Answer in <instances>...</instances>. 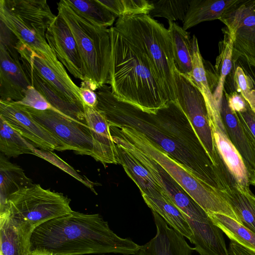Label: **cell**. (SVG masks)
I'll use <instances>...</instances> for the list:
<instances>
[{"mask_svg": "<svg viewBox=\"0 0 255 255\" xmlns=\"http://www.w3.org/2000/svg\"><path fill=\"white\" fill-rule=\"evenodd\" d=\"M84 110L94 141V158L104 165L120 164L117 146L112 139L109 122L96 108L84 104Z\"/></svg>", "mask_w": 255, "mask_h": 255, "instance_id": "15", "label": "cell"}, {"mask_svg": "<svg viewBox=\"0 0 255 255\" xmlns=\"http://www.w3.org/2000/svg\"><path fill=\"white\" fill-rule=\"evenodd\" d=\"M117 17L148 14L153 5L147 0H98Z\"/></svg>", "mask_w": 255, "mask_h": 255, "instance_id": "34", "label": "cell"}, {"mask_svg": "<svg viewBox=\"0 0 255 255\" xmlns=\"http://www.w3.org/2000/svg\"><path fill=\"white\" fill-rule=\"evenodd\" d=\"M115 27L147 58L169 102L177 103L176 67L168 29L148 14L118 17Z\"/></svg>", "mask_w": 255, "mask_h": 255, "instance_id": "4", "label": "cell"}, {"mask_svg": "<svg viewBox=\"0 0 255 255\" xmlns=\"http://www.w3.org/2000/svg\"><path fill=\"white\" fill-rule=\"evenodd\" d=\"M70 202L62 194L34 184L10 195L0 214L5 213L35 229L47 221L72 212Z\"/></svg>", "mask_w": 255, "mask_h": 255, "instance_id": "7", "label": "cell"}, {"mask_svg": "<svg viewBox=\"0 0 255 255\" xmlns=\"http://www.w3.org/2000/svg\"><path fill=\"white\" fill-rule=\"evenodd\" d=\"M0 48L4 49L13 59L20 60L16 44L19 40L15 35L1 20Z\"/></svg>", "mask_w": 255, "mask_h": 255, "instance_id": "38", "label": "cell"}, {"mask_svg": "<svg viewBox=\"0 0 255 255\" xmlns=\"http://www.w3.org/2000/svg\"><path fill=\"white\" fill-rule=\"evenodd\" d=\"M45 37L57 59L75 78L85 80L83 63L74 35L59 15L47 29Z\"/></svg>", "mask_w": 255, "mask_h": 255, "instance_id": "12", "label": "cell"}, {"mask_svg": "<svg viewBox=\"0 0 255 255\" xmlns=\"http://www.w3.org/2000/svg\"><path fill=\"white\" fill-rule=\"evenodd\" d=\"M16 49L20 59L27 62L42 77L45 79L71 103L84 109L79 87L69 76L65 69H59L51 65L34 50L18 40Z\"/></svg>", "mask_w": 255, "mask_h": 255, "instance_id": "13", "label": "cell"}, {"mask_svg": "<svg viewBox=\"0 0 255 255\" xmlns=\"http://www.w3.org/2000/svg\"><path fill=\"white\" fill-rule=\"evenodd\" d=\"M58 14L70 27L82 59L85 80L94 91L110 84L112 43L110 28L95 25L77 14L65 0Z\"/></svg>", "mask_w": 255, "mask_h": 255, "instance_id": "6", "label": "cell"}, {"mask_svg": "<svg viewBox=\"0 0 255 255\" xmlns=\"http://www.w3.org/2000/svg\"><path fill=\"white\" fill-rule=\"evenodd\" d=\"M245 66H243V69L245 73L251 79L254 88L255 89V69L249 65L248 63H245Z\"/></svg>", "mask_w": 255, "mask_h": 255, "instance_id": "43", "label": "cell"}, {"mask_svg": "<svg viewBox=\"0 0 255 255\" xmlns=\"http://www.w3.org/2000/svg\"><path fill=\"white\" fill-rule=\"evenodd\" d=\"M0 117L35 147L50 151L68 150L57 137L33 118L23 105L0 100Z\"/></svg>", "mask_w": 255, "mask_h": 255, "instance_id": "11", "label": "cell"}, {"mask_svg": "<svg viewBox=\"0 0 255 255\" xmlns=\"http://www.w3.org/2000/svg\"><path fill=\"white\" fill-rule=\"evenodd\" d=\"M222 30L224 37L219 43V54L216 58L214 69L212 72L206 70L214 101L220 110L226 77L233 68L232 37L226 27Z\"/></svg>", "mask_w": 255, "mask_h": 255, "instance_id": "23", "label": "cell"}, {"mask_svg": "<svg viewBox=\"0 0 255 255\" xmlns=\"http://www.w3.org/2000/svg\"><path fill=\"white\" fill-rule=\"evenodd\" d=\"M140 247L131 239L116 234L100 214L74 211L36 227L30 242V251H44L55 255H136Z\"/></svg>", "mask_w": 255, "mask_h": 255, "instance_id": "2", "label": "cell"}, {"mask_svg": "<svg viewBox=\"0 0 255 255\" xmlns=\"http://www.w3.org/2000/svg\"><path fill=\"white\" fill-rule=\"evenodd\" d=\"M35 228L0 214V253L3 255H29L31 238Z\"/></svg>", "mask_w": 255, "mask_h": 255, "instance_id": "19", "label": "cell"}, {"mask_svg": "<svg viewBox=\"0 0 255 255\" xmlns=\"http://www.w3.org/2000/svg\"><path fill=\"white\" fill-rule=\"evenodd\" d=\"M235 113L255 149V113L248 103L246 109L244 111Z\"/></svg>", "mask_w": 255, "mask_h": 255, "instance_id": "39", "label": "cell"}, {"mask_svg": "<svg viewBox=\"0 0 255 255\" xmlns=\"http://www.w3.org/2000/svg\"><path fill=\"white\" fill-rule=\"evenodd\" d=\"M213 223L230 240L255 253V233L239 222L225 215L207 214Z\"/></svg>", "mask_w": 255, "mask_h": 255, "instance_id": "31", "label": "cell"}, {"mask_svg": "<svg viewBox=\"0 0 255 255\" xmlns=\"http://www.w3.org/2000/svg\"><path fill=\"white\" fill-rule=\"evenodd\" d=\"M147 206L167 224L193 244V234L182 213L163 192L141 194Z\"/></svg>", "mask_w": 255, "mask_h": 255, "instance_id": "25", "label": "cell"}, {"mask_svg": "<svg viewBox=\"0 0 255 255\" xmlns=\"http://www.w3.org/2000/svg\"><path fill=\"white\" fill-rule=\"evenodd\" d=\"M217 191L229 205L239 222L255 233V195L250 188L235 183Z\"/></svg>", "mask_w": 255, "mask_h": 255, "instance_id": "24", "label": "cell"}, {"mask_svg": "<svg viewBox=\"0 0 255 255\" xmlns=\"http://www.w3.org/2000/svg\"><path fill=\"white\" fill-rule=\"evenodd\" d=\"M112 43L110 85L120 101L147 114L156 115L169 102L144 54L115 26Z\"/></svg>", "mask_w": 255, "mask_h": 255, "instance_id": "3", "label": "cell"}, {"mask_svg": "<svg viewBox=\"0 0 255 255\" xmlns=\"http://www.w3.org/2000/svg\"><path fill=\"white\" fill-rule=\"evenodd\" d=\"M110 129L111 132L127 139L157 162L207 214L225 215L238 222L237 216L219 194L218 189L199 179L143 133L125 124H111Z\"/></svg>", "mask_w": 255, "mask_h": 255, "instance_id": "5", "label": "cell"}, {"mask_svg": "<svg viewBox=\"0 0 255 255\" xmlns=\"http://www.w3.org/2000/svg\"><path fill=\"white\" fill-rule=\"evenodd\" d=\"M177 103L187 116L199 139L222 176L228 171L217 150L205 102L199 90L176 69Z\"/></svg>", "mask_w": 255, "mask_h": 255, "instance_id": "8", "label": "cell"}, {"mask_svg": "<svg viewBox=\"0 0 255 255\" xmlns=\"http://www.w3.org/2000/svg\"><path fill=\"white\" fill-rule=\"evenodd\" d=\"M117 148L120 164L138 186L141 194L163 192L149 172L134 157L118 147Z\"/></svg>", "mask_w": 255, "mask_h": 255, "instance_id": "30", "label": "cell"}, {"mask_svg": "<svg viewBox=\"0 0 255 255\" xmlns=\"http://www.w3.org/2000/svg\"><path fill=\"white\" fill-rule=\"evenodd\" d=\"M224 94L232 111L240 112L246 109L247 102L240 93L236 91L228 93L224 90Z\"/></svg>", "mask_w": 255, "mask_h": 255, "instance_id": "40", "label": "cell"}, {"mask_svg": "<svg viewBox=\"0 0 255 255\" xmlns=\"http://www.w3.org/2000/svg\"><path fill=\"white\" fill-rule=\"evenodd\" d=\"M175 65L178 71L186 78L191 76L192 56L190 33L174 21H168Z\"/></svg>", "mask_w": 255, "mask_h": 255, "instance_id": "28", "label": "cell"}, {"mask_svg": "<svg viewBox=\"0 0 255 255\" xmlns=\"http://www.w3.org/2000/svg\"><path fill=\"white\" fill-rule=\"evenodd\" d=\"M153 8L148 14L152 18L164 17L168 21H184L190 0H152Z\"/></svg>", "mask_w": 255, "mask_h": 255, "instance_id": "35", "label": "cell"}, {"mask_svg": "<svg viewBox=\"0 0 255 255\" xmlns=\"http://www.w3.org/2000/svg\"><path fill=\"white\" fill-rule=\"evenodd\" d=\"M20 60L31 85L53 108L65 116L87 125L84 109L69 102L54 86L38 74L27 62L22 59Z\"/></svg>", "mask_w": 255, "mask_h": 255, "instance_id": "21", "label": "cell"}, {"mask_svg": "<svg viewBox=\"0 0 255 255\" xmlns=\"http://www.w3.org/2000/svg\"><path fill=\"white\" fill-rule=\"evenodd\" d=\"M109 118L113 124L135 128L202 181L215 189H221L218 169L178 103L170 102L167 107L153 115L117 100L111 108Z\"/></svg>", "mask_w": 255, "mask_h": 255, "instance_id": "1", "label": "cell"}, {"mask_svg": "<svg viewBox=\"0 0 255 255\" xmlns=\"http://www.w3.org/2000/svg\"><path fill=\"white\" fill-rule=\"evenodd\" d=\"M16 102L37 110L45 111L52 110L58 112L32 86L28 87L26 91L23 99L20 101Z\"/></svg>", "mask_w": 255, "mask_h": 255, "instance_id": "37", "label": "cell"}, {"mask_svg": "<svg viewBox=\"0 0 255 255\" xmlns=\"http://www.w3.org/2000/svg\"><path fill=\"white\" fill-rule=\"evenodd\" d=\"M74 12L92 24L107 28L117 17L98 0H65Z\"/></svg>", "mask_w": 255, "mask_h": 255, "instance_id": "32", "label": "cell"}, {"mask_svg": "<svg viewBox=\"0 0 255 255\" xmlns=\"http://www.w3.org/2000/svg\"><path fill=\"white\" fill-rule=\"evenodd\" d=\"M233 39V63L241 59L255 69V0H236L219 19Z\"/></svg>", "mask_w": 255, "mask_h": 255, "instance_id": "9", "label": "cell"}, {"mask_svg": "<svg viewBox=\"0 0 255 255\" xmlns=\"http://www.w3.org/2000/svg\"><path fill=\"white\" fill-rule=\"evenodd\" d=\"M192 56V70L191 76L187 78L200 92L204 99L208 113H220L214 100L212 92L209 84L203 59L199 49L198 40L194 35L191 38Z\"/></svg>", "mask_w": 255, "mask_h": 255, "instance_id": "29", "label": "cell"}, {"mask_svg": "<svg viewBox=\"0 0 255 255\" xmlns=\"http://www.w3.org/2000/svg\"><path fill=\"white\" fill-rule=\"evenodd\" d=\"M236 0H190L183 22V28L187 29L206 21L219 19L225 11Z\"/></svg>", "mask_w": 255, "mask_h": 255, "instance_id": "27", "label": "cell"}, {"mask_svg": "<svg viewBox=\"0 0 255 255\" xmlns=\"http://www.w3.org/2000/svg\"><path fill=\"white\" fill-rule=\"evenodd\" d=\"M233 79L236 91L240 93L255 113V89L250 77L242 66L233 65Z\"/></svg>", "mask_w": 255, "mask_h": 255, "instance_id": "36", "label": "cell"}, {"mask_svg": "<svg viewBox=\"0 0 255 255\" xmlns=\"http://www.w3.org/2000/svg\"><path fill=\"white\" fill-rule=\"evenodd\" d=\"M0 255H3L1 253H0Z\"/></svg>", "mask_w": 255, "mask_h": 255, "instance_id": "45", "label": "cell"}, {"mask_svg": "<svg viewBox=\"0 0 255 255\" xmlns=\"http://www.w3.org/2000/svg\"><path fill=\"white\" fill-rule=\"evenodd\" d=\"M33 118L67 147L76 154L94 157V144L87 125L77 121L57 111H40L24 106Z\"/></svg>", "mask_w": 255, "mask_h": 255, "instance_id": "10", "label": "cell"}, {"mask_svg": "<svg viewBox=\"0 0 255 255\" xmlns=\"http://www.w3.org/2000/svg\"><path fill=\"white\" fill-rule=\"evenodd\" d=\"M35 148L0 117V151L2 154L7 157H16L23 154H33Z\"/></svg>", "mask_w": 255, "mask_h": 255, "instance_id": "33", "label": "cell"}, {"mask_svg": "<svg viewBox=\"0 0 255 255\" xmlns=\"http://www.w3.org/2000/svg\"><path fill=\"white\" fill-rule=\"evenodd\" d=\"M0 20L6 24L22 43L34 50L53 66L60 69H65L49 46L46 38L27 27L6 7L1 0H0Z\"/></svg>", "mask_w": 255, "mask_h": 255, "instance_id": "20", "label": "cell"}, {"mask_svg": "<svg viewBox=\"0 0 255 255\" xmlns=\"http://www.w3.org/2000/svg\"><path fill=\"white\" fill-rule=\"evenodd\" d=\"M228 251L230 255H255V253L232 241L229 244Z\"/></svg>", "mask_w": 255, "mask_h": 255, "instance_id": "42", "label": "cell"}, {"mask_svg": "<svg viewBox=\"0 0 255 255\" xmlns=\"http://www.w3.org/2000/svg\"><path fill=\"white\" fill-rule=\"evenodd\" d=\"M0 100L18 102L31 86L20 60L13 59L0 48Z\"/></svg>", "mask_w": 255, "mask_h": 255, "instance_id": "17", "label": "cell"}, {"mask_svg": "<svg viewBox=\"0 0 255 255\" xmlns=\"http://www.w3.org/2000/svg\"><path fill=\"white\" fill-rule=\"evenodd\" d=\"M209 123L217 150L236 183L246 188L255 186V176L248 169L231 141L225 128H221L213 123Z\"/></svg>", "mask_w": 255, "mask_h": 255, "instance_id": "16", "label": "cell"}, {"mask_svg": "<svg viewBox=\"0 0 255 255\" xmlns=\"http://www.w3.org/2000/svg\"><path fill=\"white\" fill-rule=\"evenodd\" d=\"M32 180L21 167L11 163L0 153V210L7 198L12 194L33 185Z\"/></svg>", "mask_w": 255, "mask_h": 255, "instance_id": "26", "label": "cell"}, {"mask_svg": "<svg viewBox=\"0 0 255 255\" xmlns=\"http://www.w3.org/2000/svg\"><path fill=\"white\" fill-rule=\"evenodd\" d=\"M156 233L149 242L141 246L136 255H192L194 248L185 237L169 226L158 214L152 212Z\"/></svg>", "mask_w": 255, "mask_h": 255, "instance_id": "14", "label": "cell"}, {"mask_svg": "<svg viewBox=\"0 0 255 255\" xmlns=\"http://www.w3.org/2000/svg\"><path fill=\"white\" fill-rule=\"evenodd\" d=\"M29 255H55L51 253L37 251V250H33L30 251V253Z\"/></svg>", "mask_w": 255, "mask_h": 255, "instance_id": "44", "label": "cell"}, {"mask_svg": "<svg viewBox=\"0 0 255 255\" xmlns=\"http://www.w3.org/2000/svg\"><path fill=\"white\" fill-rule=\"evenodd\" d=\"M220 114L229 139L241 154L248 169L255 176V149L236 114L229 107L224 94L222 98Z\"/></svg>", "mask_w": 255, "mask_h": 255, "instance_id": "22", "label": "cell"}, {"mask_svg": "<svg viewBox=\"0 0 255 255\" xmlns=\"http://www.w3.org/2000/svg\"><path fill=\"white\" fill-rule=\"evenodd\" d=\"M29 29L45 37L47 29L56 17L46 0H1Z\"/></svg>", "mask_w": 255, "mask_h": 255, "instance_id": "18", "label": "cell"}, {"mask_svg": "<svg viewBox=\"0 0 255 255\" xmlns=\"http://www.w3.org/2000/svg\"><path fill=\"white\" fill-rule=\"evenodd\" d=\"M79 91L83 104L89 107L96 108L98 103L96 92L91 88L88 83L82 81Z\"/></svg>", "mask_w": 255, "mask_h": 255, "instance_id": "41", "label": "cell"}]
</instances>
